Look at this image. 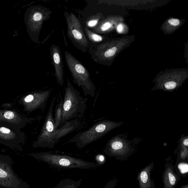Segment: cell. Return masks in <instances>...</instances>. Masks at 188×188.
Returning a JSON list of instances; mask_svg holds the SVG:
<instances>
[{
    "label": "cell",
    "instance_id": "obj_9",
    "mask_svg": "<svg viewBox=\"0 0 188 188\" xmlns=\"http://www.w3.org/2000/svg\"><path fill=\"white\" fill-rule=\"evenodd\" d=\"M25 134L20 130L0 125V143L13 150L22 151Z\"/></svg>",
    "mask_w": 188,
    "mask_h": 188
},
{
    "label": "cell",
    "instance_id": "obj_6",
    "mask_svg": "<svg viewBox=\"0 0 188 188\" xmlns=\"http://www.w3.org/2000/svg\"><path fill=\"white\" fill-rule=\"evenodd\" d=\"M64 16L67 26V36L76 49L85 53L90 44L84 31L81 22L72 12L65 11Z\"/></svg>",
    "mask_w": 188,
    "mask_h": 188
},
{
    "label": "cell",
    "instance_id": "obj_25",
    "mask_svg": "<svg viewBox=\"0 0 188 188\" xmlns=\"http://www.w3.org/2000/svg\"><path fill=\"white\" fill-rule=\"evenodd\" d=\"M188 138L187 137H186V138H185V139H184L183 140V144L185 146H186L187 147H188Z\"/></svg>",
    "mask_w": 188,
    "mask_h": 188
},
{
    "label": "cell",
    "instance_id": "obj_20",
    "mask_svg": "<svg viewBox=\"0 0 188 188\" xmlns=\"http://www.w3.org/2000/svg\"><path fill=\"white\" fill-rule=\"evenodd\" d=\"M168 177L169 183L171 185H174L176 181V179L175 176L171 172H169L168 174Z\"/></svg>",
    "mask_w": 188,
    "mask_h": 188
},
{
    "label": "cell",
    "instance_id": "obj_3",
    "mask_svg": "<svg viewBox=\"0 0 188 188\" xmlns=\"http://www.w3.org/2000/svg\"><path fill=\"white\" fill-rule=\"evenodd\" d=\"M65 56L68 69L73 78V82L81 88L84 95L94 97L96 87L91 79L87 69L70 52L65 51Z\"/></svg>",
    "mask_w": 188,
    "mask_h": 188
},
{
    "label": "cell",
    "instance_id": "obj_19",
    "mask_svg": "<svg viewBox=\"0 0 188 188\" xmlns=\"http://www.w3.org/2000/svg\"><path fill=\"white\" fill-rule=\"evenodd\" d=\"M140 178L142 183H145L147 182L148 179L147 173L145 171H142L140 174Z\"/></svg>",
    "mask_w": 188,
    "mask_h": 188
},
{
    "label": "cell",
    "instance_id": "obj_1",
    "mask_svg": "<svg viewBox=\"0 0 188 188\" xmlns=\"http://www.w3.org/2000/svg\"><path fill=\"white\" fill-rule=\"evenodd\" d=\"M54 103V101L53 100L40 133L32 144L34 148H53L62 138L75 131L80 125L79 121L75 119L67 122L60 128L55 129L53 116Z\"/></svg>",
    "mask_w": 188,
    "mask_h": 188
},
{
    "label": "cell",
    "instance_id": "obj_23",
    "mask_svg": "<svg viewBox=\"0 0 188 188\" xmlns=\"http://www.w3.org/2000/svg\"><path fill=\"white\" fill-rule=\"evenodd\" d=\"M13 103H4L1 105V106L2 108L5 109H10L13 106Z\"/></svg>",
    "mask_w": 188,
    "mask_h": 188
},
{
    "label": "cell",
    "instance_id": "obj_15",
    "mask_svg": "<svg viewBox=\"0 0 188 188\" xmlns=\"http://www.w3.org/2000/svg\"><path fill=\"white\" fill-rule=\"evenodd\" d=\"M82 180L75 181L70 179L61 181L55 188H78L81 185Z\"/></svg>",
    "mask_w": 188,
    "mask_h": 188
},
{
    "label": "cell",
    "instance_id": "obj_24",
    "mask_svg": "<svg viewBox=\"0 0 188 188\" xmlns=\"http://www.w3.org/2000/svg\"><path fill=\"white\" fill-rule=\"evenodd\" d=\"M123 26L122 25L120 24L117 27V31L119 33H121L123 30Z\"/></svg>",
    "mask_w": 188,
    "mask_h": 188
},
{
    "label": "cell",
    "instance_id": "obj_14",
    "mask_svg": "<svg viewBox=\"0 0 188 188\" xmlns=\"http://www.w3.org/2000/svg\"><path fill=\"white\" fill-rule=\"evenodd\" d=\"M84 30V34L90 43V46L99 45V43L102 42L104 40V37L93 32L92 31L89 30L85 24Z\"/></svg>",
    "mask_w": 188,
    "mask_h": 188
},
{
    "label": "cell",
    "instance_id": "obj_18",
    "mask_svg": "<svg viewBox=\"0 0 188 188\" xmlns=\"http://www.w3.org/2000/svg\"><path fill=\"white\" fill-rule=\"evenodd\" d=\"M179 169L182 173H187L188 171V165L187 164L182 163L179 164Z\"/></svg>",
    "mask_w": 188,
    "mask_h": 188
},
{
    "label": "cell",
    "instance_id": "obj_8",
    "mask_svg": "<svg viewBox=\"0 0 188 188\" xmlns=\"http://www.w3.org/2000/svg\"><path fill=\"white\" fill-rule=\"evenodd\" d=\"M51 94L49 90L33 92L21 97L18 102L23 106L24 112L30 113L44 108Z\"/></svg>",
    "mask_w": 188,
    "mask_h": 188
},
{
    "label": "cell",
    "instance_id": "obj_22",
    "mask_svg": "<svg viewBox=\"0 0 188 188\" xmlns=\"http://www.w3.org/2000/svg\"><path fill=\"white\" fill-rule=\"evenodd\" d=\"M104 157L103 155H99L97 156L96 157V160L97 162V165H99L101 164V163L104 162Z\"/></svg>",
    "mask_w": 188,
    "mask_h": 188
},
{
    "label": "cell",
    "instance_id": "obj_7",
    "mask_svg": "<svg viewBox=\"0 0 188 188\" xmlns=\"http://www.w3.org/2000/svg\"><path fill=\"white\" fill-rule=\"evenodd\" d=\"M11 157L0 154V188H30V186L14 172Z\"/></svg>",
    "mask_w": 188,
    "mask_h": 188
},
{
    "label": "cell",
    "instance_id": "obj_11",
    "mask_svg": "<svg viewBox=\"0 0 188 188\" xmlns=\"http://www.w3.org/2000/svg\"><path fill=\"white\" fill-rule=\"evenodd\" d=\"M52 11L43 6H36L31 10L30 20V27L34 39L38 41L43 22L51 18Z\"/></svg>",
    "mask_w": 188,
    "mask_h": 188
},
{
    "label": "cell",
    "instance_id": "obj_16",
    "mask_svg": "<svg viewBox=\"0 0 188 188\" xmlns=\"http://www.w3.org/2000/svg\"><path fill=\"white\" fill-rule=\"evenodd\" d=\"M63 102L61 101L59 104L57 105L55 109V117L54 118L55 122V129L59 128L61 125L62 118Z\"/></svg>",
    "mask_w": 188,
    "mask_h": 188
},
{
    "label": "cell",
    "instance_id": "obj_5",
    "mask_svg": "<svg viewBox=\"0 0 188 188\" xmlns=\"http://www.w3.org/2000/svg\"><path fill=\"white\" fill-rule=\"evenodd\" d=\"M123 123L104 120L95 123L89 129L78 133L70 139L69 143H74L82 149L100 139L109 132L121 125Z\"/></svg>",
    "mask_w": 188,
    "mask_h": 188
},
{
    "label": "cell",
    "instance_id": "obj_13",
    "mask_svg": "<svg viewBox=\"0 0 188 188\" xmlns=\"http://www.w3.org/2000/svg\"><path fill=\"white\" fill-rule=\"evenodd\" d=\"M127 141V140L119 137V136H115L107 142L104 152L110 155L117 153L119 150L129 146V143Z\"/></svg>",
    "mask_w": 188,
    "mask_h": 188
},
{
    "label": "cell",
    "instance_id": "obj_17",
    "mask_svg": "<svg viewBox=\"0 0 188 188\" xmlns=\"http://www.w3.org/2000/svg\"><path fill=\"white\" fill-rule=\"evenodd\" d=\"M102 18V15L97 13L89 17L86 21L85 24L89 28H94L98 25Z\"/></svg>",
    "mask_w": 188,
    "mask_h": 188
},
{
    "label": "cell",
    "instance_id": "obj_12",
    "mask_svg": "<svg viewBox=\"0 0 188 188\" xmlns=\"http://www.w3.org/2000/svg\"><path fill=\"white\" fill-rule=\"evenodd\" d=\"M50 54L52 64L54 67L55 78L59 85L62 86L64 83L65 74L62 57L60 47L56 45L52 44L50 50Z\"/></svg>",
    "mask_w": 188,
    "mask_h": 188
},
{
    "label": "cell",
    "instance_id": "obj_10",
    "mask_svg": "<svg viewBox=\"0 0 188 188\" xmlns=\"http://www.w3.org/2000/svg\"><path fill=\"white\" fill-rule=\"evenodd\" d=\"M35 120L24 116L15 109L0 108V125L21 130Z\"/></svg>",
    "mask_w": 188,
    "mask_h": 188
},
{
    "label": "cell",
    "instance_id": "obj_2",
    "mask_svg": "<svg viewBox=\"0 0 188 188\" xmlns=\"http://www.w3.org/2000/svg\"><path fill=\"white\" fill-rule=\"evenodd\" d=\"M88 100V98L82 97L80 92L74 88L71 82L68 80L63 101L61 125L65 124L72 120L82 117L85 113Z\"/></svg>",
    "mask_w": 188,
    "mask_h": 188
},
{
    "label": "cell",
    "instance_id": "obj_21",
    "mask_svg": "<svg viewBox=\"0 0 188 188\" xmlns=\"http://www.w3.org/2000/svg\"><path fill=\"white\" fill-rule=\"evenodd\" d=\"M168 23L173 26H177L179 25L180 22L179 20L177 19H174V18H172L168 21Z\"/></svg>",
    "mask_w": 188,
    "mask_h": 188
},
{
    "label": "cell",
    "instance_id": "obj_4",
    "mask_svg": "<svg viewBox=\"0 0 188 188\" xmlns=\"http://www.w3.org/2000/svg\"><path fill=\"white\" fill-rule=\"evenodd\" d=\"M30 155L37 160L57 168L88 169L98 166L94 163L86 161L82 159L49 152L32 153Z\"/></svg>",
    "mask_w": 188,
    "mask_h": 188
}]
</instances>
